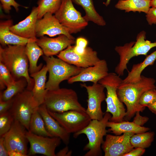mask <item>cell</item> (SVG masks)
Instances as JSON below:
<instances>
[{
  "label": "cell",
  "instance_id": "6da1fadb",
  "mask_svg": "<svg viewBox=\"0 0 156 156\" xmlns=\"http://www.w3.org/2000/svg\"><path fill=\"white\" fill-rule=\"evenodd\" d=\"M26 45L0 46V62L8 68L14 80L25 78L27 82L26 89L32 91L34 81L29 75V62L25 53Z\"/></svg>",
  "mask_w": 156,
  "mask_h": 156
},
{
  "label": "cell",
  "instance_id": "7a4b0ae2",
  "mask_svg": "<svg viewBox=\"0 0 156 156\" xmlns=\"http://www.w3.org/2000/svg\"><path fill=\"white\" fill-rule=\"evenodd\" d=\"M155 80L153 78L141 75L140 81L135 83H121L117 93L120 100L126 106L127 111L124 119L130 120L137 111L142 112L145 107H142L139 101L142 94L147 90L156 89Z\"/></svg>",
  "mask_w": 156,
  "mask_h": 156
},
{
  "label": "cell",
  "instance_id": "3957f363",
  "mask_svg": "<svg viewBox=\"0 0 156 156\" xmlns=\"http://www.w3.org/2000/svg\"><path fill=\"white\" fill-rule=\"evenodd\" d=\"M156 47V42H152L146 40V33L143 31L137 35L136 41L126 43L122 46H117L115 51L118 54L120 59L115 71L119 76L124 75L125 70H128L127 64L132 57L139 55L146 56L152 48Z\"/></svg>",
  "mask_w": 156,
  "mask_h": 156
},
{
  "label": "cell",
  "instance_id": "277c9868",
  "mask_svg": "<svg viewBox=\"0 0 156 156\" xmlns=\"http://www.w3.org/2000/svg\"><path fill=\"white\" fill-rule=\"evenodd\" d=\"M111 116L109 113L105 112L101 120H91L86 127L74 133L75 138L81 134H84L88 138V142L83 148L84 151H88L84 156L102 155L101 146L104 142L103 137L108 131L106 129L107 123Z\"/></svg>",
  "mask_w": 156,
  "mask_h": 156
},
{
  "label": "cell",
  "instance_id": "5b68a950",
  "mask_svg": "<svg viewBox=\"0 0 156 156\" xmlns=\"http://www.w3.org/2000/svg\"><path fill=\"white\" fill-rule=\"evenodd\" d=\"M43 104L48 110L53 112L70 110L86 112V109L79 102L76 92L71 89L47 90Z\"/></svg>",
  "mask_w": 156,
  "mask_h": 156
},
{
  "label": "cell",
  "instance_id": "8992f818",
  "mask_svg": "<svg viewBox=\"0 0 156 156\" xmlns=\"http://www.w3.org/2000/svg\"><path fill=\"white\" fill-rule=\"evenodd\" d=\"M49 73L46 88L47 90H54L60 88V83L79 74L84 68L69 64L53 56H43Z\"/></svg>",
  "mask_w": 156,
  "mask_h": 156
},
{
  "label": "cell",
  "instance_id": "52a82bcc",
  "mask_svg": "<svg viewBox=\"0 0 156 156\" xmlns=\"http://www.w3.org/2000/svg\"><path fill=\"white\" fill-rule=\"evenodd\" d=\"M122 80L116 73H109L99 83L104 86L107 90L105 100L107 103L106 112L111 114L112 116L109 121L119 122L123 121L126 115V112L122 103L117 94V89Z\"/></svg>",
  "mask_w": 156,
  "mask_h": 156
},
{
  "label": "cell",
  "instance_id": "ba28073f",
  "mask_svg": "<svg viewBox=\"0 0 156 156\" xmlns=\"http://www.w3.org/2000/svg\"><path fill=\"white\" fill-rule=\"evenodd\" d=\"M38 107L33 99L32 91L26 89L14 97L13 104L9 111L14 120L19 121L29 131L31 117Z\"/></svg>",
  "mask_w": 156,
  "mask_h": 156
},
{
  "label": "cell",
  "instance_id": "9c48e42d",
  "mask_svg": "<svg viewBox=\"0 0 156 156\" xmlns=\"http://www.w3.org/2000/svg\"><path fill=\"white\" fill-rule=\"evenodd\" d=\"M54 15L70 34L80 31L88 25V22L74 7L72 0H61L60 6Z\"/></svg>",
  "mask_w": 156,
  "mask_h": 156
},
{
  "label": "cell",
  "instance_id": "30bf717a",
  "mask_svg": "<svg viewBox=\"0 0 156 156\" xmlns=\"http://www.w3.org/2000/svg\"><path fill=\"white\" fill-rule=\"evenodd\" d=\"M48 111L50 114L70 134L81 131L88 126L92 120L86 112L74 110L62 112Z\"/></svg>",
  "mask_w": 156,
  "mask_h": 156
},
{
  "label": "cell",
  "instance_id": "8fae6325",
  "mask_svg": "<svg viewBox=\"0 0 156 156\" xmlns=\"http://www.w3.org/2000/svg\"><path fill=\"white\" fill-rule=\"evenodd\" d=\"M26 136L30 144L28 155L39 154L47 156H56L55 149L61 142L59 138L39 135L27 130Z\"/></svg>",
  "mask_w": 156,
  "mask_h": 156
},
{
  "label": "cell",
  "instance_id": "7c38bea8",
  "mask_svg": "<svg viewBox=\"0 0 156 156\" xmlns=\"http://www.w3.org/2000/svg\"><path fill=\"white\" fill-rule=\"evenodd\" d=\"M81 85L86 89L88 94L86 113L92 120H101L104 114L102 110L101 104L106 97L104 91L105 87L98 83H93L92 86H87L85 83Z\"/></svg>",
  "mask_w": 156,
  "mask_h": 156
},
{
  "label": "cell",
  "instance_id": "4fadbf2b",
  "mask_svg": "<svg viewBox=\"0 0 156 156\" xmlns=\"http://www.w3.org/2000/svg\"><path fill=\"white\" fill-rule=\"evenodd\" d=\"M134 134L126 132L121 135L107 134L102 145L104 156H124L134 148L130 142V139Z\"/></svg>",
  "mask_w": 156,
  "mask_h": 156
},
{
  "label": "cell",
  "instance_id": "5bb4252c",
  "mask_svg": "<svg viewBox=\"0 0 156 156\" xmlns=\"http://www.w3.org/2000/svg\"><path fill=\"white\" fill-rule=\"evenodd\" d=\"M26 130L19 121L14 120L10 130L3 136L8 151H16L28 155Z\"/></svg>",
  "mask_w": 156,
  "mask_h": 156
},
{
  "label": "cell",
  "instance_id": "9a60e30c",
  "mask_svg": "<svg viewBox=\"0 0 156 156\" xmlns=\"http://www.w3.org/2000/svg\"><path fill=\"white\" fill-rule=\"evenodd\" d=\"M36 32L37 37H40L45 35L52 37L64 34L70 39H75L68 29L59 22L55 16L49 12L46 13L42 18L37 19Z\"/></svg>",
  "mask_w": 156,
  "mask_h": 156
},
{
  "label": "cell",
  "instance_id": "2e32d148",
  "mask_svg": "<svg viewBox=\"0 0 156 156\" xmlns=\"http://www.w3.org/2000/svg\"><path fill=\"white\" fill-rule=\"evenodd\" d=\"M72 45L68 46L59 53L57 57L69 64L83 68L93 66L100 60L97 52L90 47H88L86 53L82 55L76 53Z\"/></svg>",
  "mask_w": 156,
  "mask_h": 156
},
{
  "label": "cell",
  "instance_id": "e0dca14e",
  "mask_svg": "<svg viewBox=\"0 0 156 156\" xmlns=\"http://www.w3.org/2000/svg\"><path fill=\"white\" fill-rule=\"evenodd\" d=\"M36 42L42 49L44 55L51 56L59 54L68 46L75 43V39L64 34L55 38L43 36L37 39Z\"/></svg>",
  "mask_w": 156,
  "mask_h": 156
},
{
  "label": "cell",
  "instance_id": "ac0fdd59",
  "mask_svg": "<svg viewBox=\"0 0 156 156\" xmlns=\"http://www.w3.org/2000/svg\"><path fill=\"white\" fill-rule=\"evenodd\" d=\"M108 68L106 61L100 60L95 65L84 68L78 75L70 78L68 80V83L76 82L90 81L97 83L108 74Z\"/></svg>",
  "mask_w": 156,
  "mask_h": 156
},
{
  "label": "cell",
  "instance_id": "d6986e66",
  "mask_svg": "<svg viewBox=\"0 0 156 156\" xmlns=\"http://www.w3.org/2000/svg\"><path fill=\"white\" fill-rule=\"evenodd\" d=\"M38 13V7H33L30 14L25 19L10 27V31L24 38L36 39V29Z\"/></svg>",
  "mask_w": 156,
  "mask_h": 156
},
{
  "label": "cell",
  "instance_id": "ffe728a7",
  "mask_svg": "<svg viewBox=\"0 0 156 156\" xmlns=\"http://www.w3.org/2000/svg\"><path fill=\"white\" fill-rule=\"evenodd\" d=\"M38 110L44 121L46 128L53 137L59 138L66 145L70 141V134L49 113L46 106L43 104L38 107Z\"/></svg>",
  "mask_w": 156,
  "mask_h": 156
},
{
  "label": "cell",
  "instance_id": "44dd1931",
  "mask_svg": "<svg viewBox=\"0 0 156 156\" xmlns=\"http://www.w3.org/2000/svg\"><path fill=\"white\" fill-rule=\"evenodd\" d=\"M12 21L8 20L0 23V43L3 47L9 44L26 45L28 42H36L37 38L28 39L19 36L10 30Z\"/></svg>",
  "mask_w": 156,
  "mask_h": 156
},
{
  "label": "cell",
  "instance_id": "7402d4cb",
  "mask_svg": "<svg viewBox=\"0 0 156 156\" xmlns=\"http://www.w3.org/2000/svg\"><path fill=\"white\" fill-rule=\"evenodd\" d=\"M47 72L46 65H44L39 71L30 75L34 81V87L31 91L33 98L38 107L44 103L47 91L46 88Z\"/></svg>",
  "mask_w": 156,
  "mask_h": 156
},
{
  "label": "cell",
  "instance_id": "603a6c76",
  "mask_svg": "<svg viewBox=\"0 0 156 156\" xmlns=\"http://www.w3.org/2000/svg\"><path fill=\"white\" fill-rule=\"evenodd\" d=\"M156 60V50L147 56L144 60L140 63L134 64L130 71H128L127 77L122 80L121 83H135L140 81L141 73L148 66L152 65Z\"/></svg>",
  "mask_w": 156,
  "mask_h": 156
},
{
  "label": "cell",
  "instance_id": "cb8c5ba5",
  "mask_svg": "<svg viewBox=\"0 0 156 156\" xmlns=\"http://www.w3.org/2000/svg\"><path fill=\"white\" fill-rule=\"evenodd\" d=\"M107 127H109L108 131L111 132L116 135H120L126 132L133 133L135 134L147 132L150 130L149 128L140 126L133 122L123 121L115 122L108 121Z\"/></svg>",
  "mask_w": 156,
  "mask_h": 156
},
{
  "label": "cell",
  "instance_id": "d4e9b609",
  "mask_svg": "<svg viewBox=\"0 0 156 156\" xmlns=\"http://www.w3.org/2000/svg\"><path fill=\"white\" fill-rule=\"evenodd\" d=\"M25 51L29 62V73L30 75L39 71L43 66L42 63L37 65L39 57L44 54L42 49L36 42H32L26 44Z\"/></svg>",
  "mask_w": 156,
  "mask_h": 156
},
{
  "label": "cell",
  "instance_id": "484cf974",
  "mask_svg": "<svg viewBox=\"0 0 156 156\" xmlns=\"http://www.w3.org/2000/svg\"><path fill=\"white\" fill-rule=\"evenodd\" d=\"M151 0H119L115 7L125 12H144L146 14L150 8Z\"/></svg>",
  "mask_w": 156,
  "mask_h": 156
},
{
  "label": "cell",
  "instance_id": "4316f807",
  "mask_svg": "<svg viewBox=\"0 0 156 156\" xmlns=\"http://www.w3.org/2000/svg\"><path fill=\"white\" fill-rule=\"evenodd\" d=\"M75 3L81 6L85 15L84 18L88 22L92 21L97 25L104 26L106 23L103 18L96 10L92 0H72Z\"/></svg>",
  "mask_w": 156,
  "mask_h": 156
},
{
  "label": "cell",
  "instance_id": "83f0119b",
  "mask_svg": "<svg viewBox=\"0 0 156 156\" xmlns=\"http://www.w3.org/2000/svg\"><path fill=\"white\" fill-rule=\"evenodd\" d=\"M27 82L24 77H21L15 81L7 87L2 92H0V100L6 101L10 100L25 90L27 87Z\"/></svg>",
  "mask_w": 156,
  "mask_h": 156
},
{
  "label": "cell",
  "instance_id": "f1b7e54d",
  "mask_svg": "<svg viewBox=\"0 0 156 156\" xmlns=\"http://www.w3.org/2000/svg\"><path fill=\"white\" fill-rule=\"evenodd\" d=\"M38 108L35 110L31 117L29 131L39 135L53 137L47 130L44 121Z\"/></svg>",
  "mask_w": 156,
  "mask_h": 156
},
{
  "label": "cell",
  "instance_id": "f546056e",
  "mask_svg": "<svg viewBox=\"0 0 156 156\" xmlns=\"http://www.w3.org/2000/svg\"><path fill=\"white\" fill-rule=\"evenodd\" d=\"M154 135V132L153 131L134 134L130 138V142L133 148L145 149L151 145Z\"/></svg>",
  "mask_w": 156,
  "mask_h": 156
},
{
  "label": "cell",
  "instance_id": "4dcf8cb0",
  "mask_svg": "<svg viewBox=\"0 0 156 156\" xmlns=\"http://www.w3.org/2000/svg\"><path fill=\"white\" fill-rule=\"evenodd\" d=\"M61 0H39L38 19L42 18L46 13L55 14L59 9Z\"/></svg>",
  "mask_w": 156,
  "mask_h": 156
},
{
  "label": "cell",
  "instance_id": "1f68e13d",
  "mask_svg": "<svg viewBox=\"0 0 156 156\" xmlns=\"http://www.w3.org/2000/svg\"><path fill=\"white\" fill-rule=\"evenodd\" d=\"M15 80L7 67L0 62V89L2 90L13 83Z\"/></svg>",
  "mask_w": 156,
  "mask_h": 156
},
{
  "label": "cell",
  "instance_id": "d6a6232c",
  "mask_svg": "<svg viewBox=\"0 0 156 156\" xmlns=\"http://www.w3.org/2000/svg\"><path fill=\"white\" fill-rule=\"evenodd\" d=\"M14 120L9 111L0 115V137L3 136L8 131Z\"/></svg>",
  "mask_w": 156,
  "mask_h": 156
},
{
  "label": "cell",
  "instance_id": "836d02e7",
  "mask_svg": "<svg viewBox=\"0 0 156 156\" xmlns=\"http://www.w3.org/2000/svg\"><path fill=\"white\" fill-rule=\"evenodd\" d=\"M156 101V89H151L142 94L140 99L139 104L142 107H146Z\"/></svg>",
  "mask_w": 156,
  "mask_h": 156
},
{
  "label": "cell",
  "instance_id": "e575fe53",
  "mask_svg": "<svg viewBox=\"0 0 156 156\" xmlns=\"http://www.w3.org/2000/svg\"><path fill=\"white\" fill-rule=\"evenodd\" d=\"M2 7L4 11L7 13H9L13 6L16 12L18 11V7L22 6L17 3L14 0H0Z\"/></svg>",
  "mask_w": 156,
  "mask_h": 156
},
{
  "label": "cell",
  "instance_id": "d590c367",
  "mask_svg": "<svg viewBox=\"0 0 156 156\" xmlns=\"http://www.w3.org/2000/svg\"><path fill=\"white\" fill-rule=\"evenodd\" d=\"M146 17L149 25L156 24V7L150 8Z\"/></svg>",
  "mask_w": 156,
  "mask_h": 156
},
{
  "label": "cell",
  "instance_id": "8d00e7d4",
  "mask_svg": "<svg viewBox=\"0 0 156 156\" xmlns=\"http://www.w3.org/2000/svg\"><path fill=\"white\" fill-rule=\"evenodd\" d=\"M14 97L6 101L0 100V115L9 111L13 104Z\"/></svg>",
  "mask_w": 156,
  "mask_h": 156
},
{
  "label": "cell",
  "instance_id": "74e56055",
  "mask_svg": "<svg viewBox=\"0 0 156 156\" xmlns=\"http://www.w3.org/2000/svg\"><path fill=\"white\" fill-rule=\"evenodd\" d=\"M140 112H137L133 121L135 124L141 126H142L148 120L149 118L146 116H142L140 114Z\"/></svg>",
  "mask_w": 156,
  "mask_h": 156
},
{
  "label": "cell",
  "instance_id": "f35d334b",
  "mask_svg": "<svg viewBox=\"0 0 156 156\" xmlns=\"http://www.w3.org/2000/svg\"><path fill=\"white\" fill-rule=\"evenodd\" d=\"M145 151V149L139 147L136 148H133L124 156H141L144 153Z\"/></svg>",
  "mask_w": 156,
  "mask_h": 156
},
{
  "label": "cell",
  "instance_id": "ab89813d",
  "mask_svg": "<svg viewBox=\"0 0 156 156\" xmlns=\"http://www.w3.org/2000/svg\"><path fill=\"white\" fill-rule=\"evenodd\" d=\"M8 151L6 148L4 138L0 137V156H8Z\"/></svg>",
  "mask_w": 156,
  "mask_h": 156
},
{
  "label": "cell",
  "instance_id": "60d3db41",
  "mask_svg": "<svg viewBox=\"0 0 156 156\" xmlns=\"http://www.w3.org/2000/svg\"><path fill=\"white\" fill-rule=\"evenodd\" d=\"M72 151H69L68 147L66 145L65 147L60 151L56 154L57 156H70L71 155Z\"/></svg>",
  "mask_w": 156,
  "mask_h": 156
},
{
  "label": "cell",
  "instance_id": "b9f144b4",
  "mask_svg": "<svg viewBox=\"0 0 156 156\" xmlns=\"http://www.w3.org/2000/svg\"><path fill=\"white\" fill-rule=\"evenodd\" d=\"M75 43L76 45L81 47L85 48L87 47L88 41L85 38L79 37L77 39Z\"/></svg>",
  "mask_w": 156,
  "mask_h": 156
},
{
  "label": "cell",
  "instance_id": "7bdbcfd3",
  "mask_svg": "<svg viewBox=\"0 0 156 156\" xmlns=\"http://www.w3.org/2000/svg\"><path fill=\"white\" fill-rule=\"evenodd\" d=\"M87 49L88 47L85 48H84L76 45L73 46V50L77 54L83 55L86 53Z\"/></svg>",
  "mask_w": 156,
  "mask_h": 156
},
{
  "label": "cell",
  "instance_id": "ee69618b",
  "mask_svg": "<svg viewBox=\"0 0 156 156\" xmlns=\"http://www.w3.org/2000/svg\"><path fill=\"white\" fill-rule=\"evenodd\" d=\"M8 156H27L21 153L15 151H8Z\"/></svg>",
  "mask_w": 156,
  "mask_h": 156
},
{
  "label": "cell",
  "instance_id": "f6af8a7d",
  "mask_svg": "<svg viewBox=\"0 0 156 156\" xmlns=\"http://www.w3.org/2000/svg\"><path fill=\"white\" fill-rule=\"evenodd\" d=\"M147 107L152 113L156 114V101L153 103L148 105Z\"/></svg>",
  "mask_w": 156,
  "mask_h": 156
},
{
  "label": "cell",
  "instance_id": "bcb514c9",
  "mask_svg": "<svg viewBox=\"0 0 156 156\" xmlns=\"http://www.w3.org/2000/svg\"><path fill=\"white\" fill-rule=\"evenodd\" d=\"M150 5L151 7H156V0H151Z\"/></svg>",
  "mask_w": 156,
  "mask_h": 156
},
{
  "label": "cell",
  "instance_id": "7dc6e473",
  "mask_svg": "<svg viewBox=\"0 0 156 156\" xmlns=\"http://www.w3.org/2000/svg\"><path fill=\"white\" fill-rule=\"evenodd\" d=\"M111 0H106L105 2H104L103 3L106 6H107L109 4Z\"/></svg>",
  "mask_w": 156,
  "mask_h": 156
},
{
  "label": "cell",
  "instance_id": "c3c4849f",
  "mask_svg": "<svg viewBox=\"0 0 156 156\" xmlns=\"http://www.w3.org/2000/svg\"></svg>",
  "mask_w": 156,
  "mask_h": 156
},
{
  "label": "cell",
  "instance_id": "681fc988",
  "mask_svg": "<svg viewBox=\"0 0 156 156\" xmlns=\"http://www.w3.org/2000/svg\"><path fill=\"white\" fill-rule=\"evenodd\" d=\"M155 41L156 42V41Z\"/></svg>",
  "mask_w": 156,
  "mask_h": 156
}]
</instances>
